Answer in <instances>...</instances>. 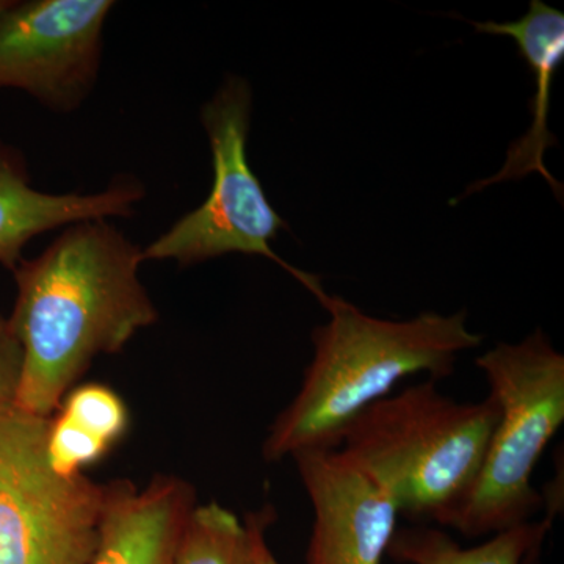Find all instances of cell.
<instances>
[{"mask_svg":"<svg viewBox=\"0 0 564 564\" xmlns=\"http://www.w3.org/2000/svg\"><path fill=\"white\" fill-rule=\"evenodd\" d=\"M143 251L106 220L66 226L51 247L14 270L9 317L22 348L13 404L52 417L102 352L122 350L158 311L139 278Z\"/></svg>","mask_w":564,"mask_h":564,"instance_id":"cell-1","label":"cell"},{"mask_svg":"<svg viewBox=\"0 0 564 564\" xmlns=\"http://www.w3.org/2000/svg\"><path fill=\"white\" fill-rule=\"evenodd\" d=\"M318 303L329 322L314 329V359L302 388L263 443L270 463L303 451H336L352 419L404 378L425 372L443 380L454 373L459 352L484 343L467 329L466 311L395 322L370 317L328 293Z\"/></svg>","mask_w":564,"mask_h":564,"instance_id":"cell-2","label":"cell"},{"mask_svg":"<svg viewBox=\"0 0 564 564\" xmlns=\"http://www.w3.org/2000/svg\"><path fill=\"white\" fill-rule=\"evenodd\" d=\"M499 414L492 397L459 403L429 380L366 408L336 451L386 489L399 513L445 525L477 480Z\"/></svg>","mask_w":564,"mask_h":564,"instance_id":"cell-3","label":"cell"},{"mask_svg":"<svg viewBox=\"0 0 564 564\" xmlns=\"http://www.w3.org/2000/svg\"><path fill=\"white\" fill-rule=\"evenodd\" d=\"M475 364L500 414L477 480L445 524L470 538L524 524L540 510L544 497L532 475L564 422V356L541 329Z\"/></svg>","mask_w":564,"mask_h":564,"instance_id":"cell-4","label":"cell"},{"mask_svg":"<svg viewBox=\"0 0 564 564\" xmlns=\"http://www.w3.org/2000/svg\"><path fill=\"white\" fill-rule=\"evenodd\" d=\"M51 417L0 403V564H91L106 485L58 474Z\"/></svg>","mask_w":564,"mask_h":564,"instance_id":"cell-5","label":"cell"},{"mask_svg":"<svg viewBox=\"0 0 564 564\" xmlns=\"http://www.w3.org/2000/svg\"><path fill=\"white\" fill-rule=\"evenodd\" d=\"M251 101L248 82L229 77L203 107L202 121L214 162L209 196L148 245L143 259L192 265L229 252L262 256L291 273L321 302L326 295L321 278L285 262L270 245L288 225L274 212L248 163Z\"/></svg>","mask_w":564,"mask_h":564,"instance_id":"cell-6","label":"cell"},{"mask_svg":"<svg viewBox=\"0 0 564 564\" xmlns=\"http://www.w3.org/2000/svg\"><path fill=\"white\" fill-rule=\"evenodd\" d=\"M110 0H6L0 9V88H18L52 110L90 95Z\"/></svg>","mask_w":564,"mask_h":564,"instance_id":"cell-7","label":"cell"},{"mask_svg":"<svg viewBox=\"0 0 564 564\" xmlns=\"http://www.w3.org/2000/svg\"><path fill=\"white\" fill-rule=\"evenodd\" d=\"M314 507L307 564H381L399 508L386 489L339 451L292 456Z\"/></svg>","mask_w":564,"mask_h":564,"instance_id":"cell-8","label":"cell"},{"mask_svg":"<svg viewBox=\"0 0 564 564\" xmlns=\"http://www.w3.org/2000/svg\"><path fill=\"white\" fill-rule=\"evenodd\" d=\"M143 196L140 184L115 182L107 191L82 195H52L35 191L28 170L13 148L0 143V265L11 273L33 237L87 220L128 217Z\"/></svg>","mask_w":564,"mask_h":564,"instance_id":"cell-9","label":"cell"},{"mask_svg":"<svg viewBox=\"0 0 564 564\" xmlns=\"http://www.w3.org/2000/svg\"><path fill=\"white\" fill-rule=\"evenodd\" d=\"M195 507L192 486L176 477L159 475L141 491L131 481L106 485L91 564H165Z\"/></svg>","mask_w":564,"mask_h":564,"instance_id":"cell-10","label":"cell"},{"mask_svg":"<svg viewBox=\"0 0 564 564\" xmlns=\"http://www.w3.org/2000/svg\"><path fill=\"white\" fill-rule=\"evenodd\" d=\"M475 29L489 35L510 36L518 43L519 54L530 66L536 93L532 99V126L521 139L508 150L507 161L496 176L475 182L466 192L481 191L491 184L503 181L522 180L532 173H540L552 191L563 202V185L545 169V151L555 147L554 133L549 131V101L552 80L564 61V14L545 6L541 0H532L530 9L521 20L514 22H473Z\"/></svg>","mask_w":564,"mask_h":564,"instance_id":"cell-11","label":"cell"},{"mask_svg":"<svg viewBox=\"0 0 564 564\" xmlns=\"http://www.w3.org/2000/svg\"><path fill=\"white\" fill-rule=\"evenodd\" d=\"M554 516L496 533L477 547L463 549L443 530L414 527L393 534L388 554L402 564H522L543 543Z\"/></svg>","mask_w":564,"mask_h":564,"instance_id":"cell-12","label":"cell"},{"mask_svg":"<svg viewBox=\"0 0 564 564\" xmlns=\"http://www.w3.org/2000/svg\"><path fill=\"white\" fill-rule=\"evenodd\" d=\"M165 564H258L254 513L242 524L221 505L193 508Z\"/></svg>","mask_w":564,"mask_h":564,"instance_id":"cell-13","label":"cell"},{"mask_svg":"<svg viewBox=\"0 0 564 564\" xmlns=\"http://www.w3.org/2000/svg\"><path fill=\"white\" fill-rule=\"evenodd\" d=\"M58 413L113 447L128 430L124 402L104 384H85L63 399Z\"/></svg>","mask_w":564,"mask_h":564,"instance_id":"cell-14","label":"cell"},{"mask_svg":"<svg viewBox=\"0 0 564 564\" xmlns=\"http://www.w3.org/2000/svg\"><path fill=\"white\" fill-rule=\"evenodd\" d=\"M110 448V444L85 432L66 415H52L47 433V456L58 474L66 477L79 475L82 467L98 462Z\"/></svg>","mask_w":564,"mask_h":564,"instance_id":"cell-15","label":"cell"},{"mask_svg":"<svg viewBox=\"0 0 564 564\" xmlns=\"http://www.w3.org/2000/svg\"><path fill=\"white\" fill-rule=\"evenodd\" d=\"M22 348L9 318L0 315V403H13L20 384Z\"/></svg>","mask_w":564,"mask_h":564,"instance_id":"cell-16","label":"cell"},{"mask_svg":"<svg viewBox=\"0 0 564 564\" xmlns=\"http://www.w3.org/2000/svg\"><path fill=\"white\" fill-rule=\"evenodd\" d=\"M256 558L258 564H280L274 558L273 552L267 544L265 532L269 525L274 521L273 508L267 507L261 511H256Z\"/></svg>","mask_w":564,"mask_h":564,"instance_id":"cell-17","label":"cell"},{"mask_svg":"<svg viewBox=\"0 0 564 564\" xmlns=\"http://www.w3.org/2000/svg\"><path fill=\"white\" fill-rule=\"evenodd\" d=\"M3 3H6V0H0V9H2Z\"/></svg>","mask_w":564,"mask_h":564,"instance_id":"cell-18","label":"cell"},{"mask_svg":"<svg viewBox=\"0 0 564 564\" xmlns=\"http://www.w3.org/2000/svg\"><path fill=\"white\" fill-rule=\"evenodd\" d=\"M166 563V562H165Z\"/></svg>","mask_w":564,"mask_h":564,"instance_id":"cell-19","label":"cell"}]
</instances>
